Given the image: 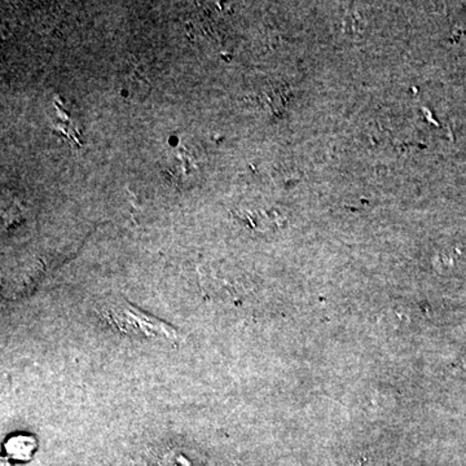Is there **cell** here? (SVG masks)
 <instances>
[{
  "label": "cell",
  "mask_w": 466,
  "mask_h": 466,
  "mask_svg": "<svg viewBox=\"0 0 466 466\" xmlns=\"http://www.w3.org/2000/svg\"><path fill=\"white\" fill-rule=\"evenodd\" d=\"M458 370L459 372L461 373V375H466V358L462 359Z\"/></svg>",
  "instance_id": "cell-3"
},
{
  "label": "cell",
  "mask_w": 466,
  "mask_h": 466,
  "mask_svg": "<svg viewBox=\"0 0 466 466\" xmlns=\"http://www.w3.org/2000/svg\"><path fill=\"white\" fill-rule=\"evenodd\" d=\"M35 450V441L32 438L17 437L7 443L9 456L17 460H27Z\"/></svg>",
  "instance_id": "cell-2"
},
{
  "label": "cell",
  "mask_w": 466,
  "mask_h": 466,
  "mask_svg": "<svg viewBox=\"0 0 466 466\" xmlns=\"http://www.w3.org/2000/svg\"><path fill=\"white\" fill-rule=\"evenodd\" d=\"M101 319L116 332L147 339H177V332L171 325L158 320L124 300L108 302L101 308Z\"/></svg>",
  "instance_id": "cell-1"
}]
</instances>
